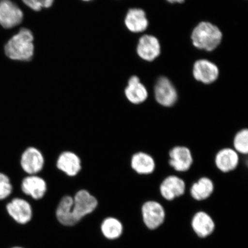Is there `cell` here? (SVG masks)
I'll list each match as a JSON object with an SVG mask.
<instances>
[{"label":"cell","mask_w":248,"mask_h":248,"mask_svg":"<svg viewBox=\"0 0 248 248\" xmlns=\"http://www.w3.org/2000/svg\"><path fill=\"white\" fill-rule=\"evenodd\" d=\"M33 40L31 31L23 28L5 43L4 46L5 57L15 61H30L33 55Z\"/></svg>","instance_id":"6da1fadb"},{"label":"cell","mask_w":248,"mask_h":248,"mask_svg":"<svg viewBox=\"0 0 248 248\" xmlns=\"http://www.w3.org/2000/svg\"><path fill=\"white\" fill-rule=\"evenodd\" d=\"M191 38L195 47L212 51L221 44L222 33L215 25L202 21L195 27Z\"/></svg>","instance_id":"7a4b0ae2"},{"label":"cell","mask_w":248,"mask_h":248,"mask_svg":"<svg viewBox=\"0 0 248 248\" xmlns=\"http://www.w3.org/2000/svg\"><path fill=\"white\" fill-rule=\"evenodd\" d=\"M98 205V201L87 190L77 192L73 198V203L70 207V215L73 225H75L83 217L89 215Z\"/></svg>","instance_id":"3957f363"},{"label":"cell","mask_w":248,"mask_h":248,"mask_svg":"<svg viewBox=\"0 0 248 248\" xmlns=\"http://www.w3.org/2000/svg\"><path fill=\"white\" fill-rule=\"evenodd\" d=\"M21 9L11 0H0V26L9 30L19 26L23 20Z\"/></svg>","instance_id":"277c9868"},{"label":"cell","mask_w":248,"mask_h":248,"mask_svg":"<svg viewBox=\"0 0 248 248\" xmlns=\"http://www.w3.org/2000/svg\"><path fill=\"white\" fill-rule=\"evenodd\" d=\"M141 213L144 224L151 230L159 228L166 218V212L163 206L155 201L145 202L141 207Z\"/></svg>","instance_id":"5b68a950"},{"label":"cell","mask_w":248,"mask_h":248,"mask_svg":"<svg viewBox=\"0 0 248 248\" xmlns=\"http://www.w3.org/2000/svg\"><path fill=\"white\" fill-rule=\"evenodd\" d=\"M154 93L157 103L164 107H171L178 100L177 91L166 77H162L158 79L155 86Z\"/></svg>","instance_id":"8992f818"},{"label":"cell","mask_w":248,"mask_h":248,"mask_svg":"<svg viewBox=\"0 0 248 248\" xmlns=\"http://www.w3.org/2000/svg\"><path fill=\"white\" fill-rule=\"evenodd\" d=\"M44 164V157L41 152L35 147L27 148L21 155L20 165L28 174H36L43 169Z\"/></svg>","instance_id":"52a82bcc"},{"label":"cell","mask_w":248,"mask_h":248,"mask_svg":"<svg viewBox=\"0 0 248 248\" xmlns=\"http://www.w3.org/2000/svg\"><path fill=\"white\" fill-rule=\"evenodd\" d=\"M170 166L176 171L184 172L190 169L193 164V157L187 147L176 146L169 153Z\"/></svg>","instance_id":"ba28073f"},{"label":"cell","mask_w":248,"mask_h":248,"mask_svg":"<svg viewBox=\"0 0 248 248\" xmlns=\"http://www.w3.org/2000/svg\"><path fill=\"white\" fill-rule=\"evenodd\" d=\"M193 73L197 81L206 85L216 81L219 76V69L217 65L206 60L195 62Z\"/></svg>","instance_id":"9c48e42d"},{"label":"cell","mask_w":248,"mask_h":248,"mask_svg":"<svg viewBox=\"0 0 248 248\" xmlns=\"http://www.w3.org/2000/svg\"><path fill=\"white\" fill-rule=\"evenodd\" d=\"M186 184L177 176L170 175L164 179L160 186V193L164 199L171 201L185 193Z\"/></svg>","instance_id":"30bf717a"},{"label":"cell","mask_w":248,"mask_h":248,"mask_svg":"<svg viewBox=\"0 0 248 248\" xmlns=\"http://www.w3.org/2000/svg\"><path fill=\"white\" fill-rule=\"evenodd\" d=\"M7 212L18 224H26L31 221L32 209L28 202L21 198H14L7 205Z\"/></svg>","instance_id":"8fae6325"},{"label":"cell","mask_w":248,"mask_h":248,"mask_svg":"<svg viewBox=\"0 0 248 248\" xmlns=\"http://www.w3.org/2000/svg\"><path fill=\"white\" fill-rule=\"evenodd\" d=\"M137 52L142 60L152 62L160 54L161 46L159 40L154 36L145 35L139 39Z\"/></svg>","instance_id":"7c38bea8"},{"label":"cell","mask_w":248,"mask_h":248,"mask_svg":"<svg viewBox=\"0 0 248 248\" xmlns=\"http://www.w3.org/2000/svg\"><path fill=\"white\" fill-rule=\"evenodd\" d=\"M239 155L234 149L223 148L216 155L215 164L220 171L228 173L237 168L239 164Z\"/></svg>","instance_id":"4fadbf2b"},{"label":"cell","mask_w":248,"mask_h":248,"mask_svg":"<svg viewBox=\"0 0 248 248\" xmlns=\"http://www.w3.org/2000/svg\"><path fill=\"white\" fill-rule=\"evenodd\" d=\"M21 187L25 194L30 195L36 200L42 199L47 189L45 180L35 175L23 179Z\"/></svg>","instance_id":"5bb4252c"},{"label":"cell","mask_w":248,"mask_h":248,"mask_svg":"<svg viewBox=\"0 0 248 248\" xmlns=\"http://www.w3.org/2000/svg\"><path fill=\"white\" fill-rule=\"evenodd\" d=\"M191 226L198 237L206 238L215 231V223L208 214L201 211L193 216Z\"/></svg>","instance_id":"9a60e30c"},{"label":"cell","mask_w":248,"mask_h":248,"mask_svg":"<svg viewBox=\"0 0 248 248\" xmlns=\"http://www.w3.org/2000/svg\"><path fill=\"white\" fill-rule=\"evenodd\" d=\"M57 168L69 176H74L81 170V160L78 155L72 152L66 151L59 156Z\"/></svg>","instance_id":"2e32d148"},{"label":"cell","mask_w":248,"mask_h":248,"mask_svg":"<svg viewBox=\"0 0 248 248\" xmlns=\"http://www.w3.org/2000/svg\"><path fill=\"white\" fill-rule=\"evenodd\" d=\"M125 94L128 100L135 105L143 103L148 97L147 88L136 76H133L129 79L128 85L125 90Z\"/></svg>","instance_id":"e0dca14e"},{"label":"cell","mask_w":248,"mask_h":248,"mask_svg":"<svg viewBox=\"0 0 248 248\" xmlns=\"http://www.w3.org/2000/svg\"><path fill=\"white\" fill-rule=\"evenodd\" d=\"M131 166L133 170L140 175L151 174L156 168V163L153 156L143 152L133 155Z\"/></svg>","instance_id":"ac0fdd59"},{"label":"cell","mask_w":248,"mask_h":248,"mask_svg":"<svg viewBox=\"0 0 248 248\" xmlns=\"http://www.w3.org/2000/svg\"><path fill=\"white\" fill-rule=\"evenodd\" d=\"M125 23L128 29L134 33L143 32L148 26L146 14L142 9L138 8L129 10L126 16Z\"/></svg>","instance_id":"d6986e66"},{"label":"cell","mask_w":248,"mask_h":248,"mask_svg":"<svg viewBox=\"0 0 248 248\" xmlns=\"http://www.w3.org/2000/svg\"><path fill=\"white\" fill-rule=\"evenodd\" d=\"M215 185L212 179L207 177L200 178L192 185L190 194L195 200L202 201L207 200L213 193Z\"/></svg>","instance_id":"ffe728a7"},{"label":"cell","mask_w":248,"mask_h":248,"mask_svg":"<svg viewBox=\"0 0 248 248\" xmlns=\"http://www.w3.org/2000/svg\"><path fill=\"white\" fill-rule=\"evenodd\" d=\"M101 231L108 239H117L123 233V226L119 220L113 217H108L102 223Z\"/></svg>","instance_id":"44dd1931"},{"label":"cell","mask_w":248,"mask_h":248,"mask_svg":"<svg viewBox=\"0 0 248 248\" xmlns=\"http://www.w3.org/2000/svg\"><path fill=\"white\" fill-rule=\"evenodd\" d=\"M234 150L239 154L248 153V130L243 129L235 134L233 140Z\"/></svg>","instance_id":"7402d4cb"},{"label":"cell","mask_w":248,"mask_h":248,"mask_svg":"<svg viewBox=\"0 0 248 248\" xmlns=\"http://www.w3.org/2000/svg\"><path fill=\"white\" fill-rule=\"evenodd\" d=\"M13 187L10 179L4 173L0 172V201L8 198L12 193Z\"/></svg>","instance_id":"603a6c76"},{"label":"cell","mask_w":248,"mask_h":248,"mask_svg":"<svg viewBox=\"0 0 248 248\" xmlns=\"http://www.w3.org/2000/svg\"><path fill=\"white\" fill-rule=\"evenodd\" d=\"M22 1L33 10L39 11L42 8L50 7L54 0H22Z\"/></svg>","instance_id":"cb8c5ba5"},{"label":"cell","mask_w":248,"mask_h":248,"mask_svg":"<svg viewBox=\"0 0 248 248\" xmlns=\"http://www.w3.org/2000/svg\"><path fill=\"white\" fill-rule=\"evenodd\" d=\"M167 1H168L170 3H180V4H181V3L184 2L185 1V0H167Z\"/></svg>","instance_id":"d4e9b609"},{"label":"cell","mask_w":248,"mask_h":248,"mask_svg":"<svg viewBox=\"0 0 248 248\" xmlns=\"http://www.w3.org/2000/svg\"><path fill=\"white\" fill-rule=\"evenodd\" d=\"M83 1H91V0H83Z\"/></svg>","instance_id":"484cf974"},{"label":"cell","mask_w":248,"mask_h":248,"mask_svg":"<svg viewBox=\"0 0 248 248\" xmlns=\"http://www.w3.org/2000/svg\"><path fill=\"white\" fill-rule=\"evenodd\" d=\"M20 248V247H15V248Z\"/></svg>","instance_id":"4316f807"}]
</instances>
